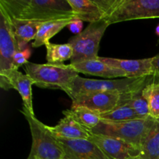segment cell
Returning a JSON list of instances; mask_svg holds the SVG:
<instances>
[{
	"mask_svg": "<svg viewBox=\"0 0 159 159\" xmlns=\"http://www.w3.org/2000/svg\"><path fill=\"white\" fill-rule=\"evenodd\" d=\"M11 18L48 22L75 16L67 0H0Z\"/></svg>",
	"mask_w": 159,
	"mask_h": 159,
	"instance_id": "1",
	"label": "cell"
},
{
	"mask_svg": "<svg viewBox=\"0 0 159 159\" xmlns=\"http://www.w3.org/2000/svg\"><path fill=\"white\" fill-rule=\"evenodd\" d=\"M155 118L137 119L132 120L113 122L102 120L90 132L116 138L139 154L141 146L148 134L155 124Z\"/></svg>",
	"mask_w": 159,
	"mask_h": 159,
	"instance_id": "2",
	"label": "cell"
},
{
	"mask_svg": "<svg viewBox=\"0 0 159 159\" xmlns=\"http://www.w3.org/2000/svg\"><path fill=\"white\" fill-rule=\"evenodd\" d=\"M24 71L40 88L68 91L79 73L69 65L61 64H35L27 62Z\"/></svg>",
	"mask_w": 159,
	"mask_h": 159,
	"instance_id": "3",
	"label": "cell"
},
{
	"mask_svg": "<svg viewBox=\"0 0 159 159\" xmlns=\"http://www.w3.org/2000/svg\"><path fill=\"white\" fill-rule=\"evenodd\" d=\"M152 76L141 78H123L121 79H89L78 76L66 92L71 99L79 95L96 92H117L128 94L141 89L150 82Z\"/></svg>",
	"mask_w": 159,
	"mask_h": 159,
	"instance_id": "4",
	"label": "cell"
},
{
	"mask_svg": "<svg viewBox=\"0 0 159 159\" xmlns=\"http://www.w3.org/2000/svg\"><path fill=\"white\" fill-rule=\"evenodd\" d=\"M20 112L28 122L32 137V146L26 159H63V149L48 126L24 107Z\"/></svg>",
	"mask_w": 159,
	"mask_h": 159,
	"instance_id": "5",
	"label": "cell"
},
{
	"mask_svg": "<svg viewBox=\"0 0 159 159\" xmlns=\"http://www.w3.org/2000/svg\"><path fill=\"white\" fill-rule=\"evenodd\" d=\"M109 26L110 24L106 20L89 23L82 33L69 39L68 43L73 48V56L70 64L98 58L100 41Z\"/></svg>",
	"mask_w": 159,
	"mask_h": 159,
	"instance_id": "6",
	"label": "cell"
},
{
	"mask_svg": "<svg viewBox=\"0 0 159 159\" xmlns=\"http://www.w3.org/2000/svg\"><path fill=\"white\" fill-rule=\"evenodd\" d=\"M159 18V0H118L116 6L105 19L109 24Z\"/></svg>",
	"mask_w": 159,
	"mask_h": 159,
	"instance_id": "7",
	"label": "cell"
},
{
	"mask_svg": "<svg viewBox=\"0 0 159 159\" xmlns=\"http://www.w3.org/2000/svg\"><path fill=\"white\" fill-rule=\"evenodd\" d=\"M19 51L10 16L0 5V73L13 69V57Z\"/></svg>",
	"mask_w": 159,
	"mask_h": 159,
	"instance_id": "8",
	"label": "cell"
},
{
	"mask_svg": "<svg viewBox=\"0 0 159 159\" xmlns=\"http://www.w3.org/2000/svg\"><path fill=\"white\" fill-rule=\"evenodd\" d=\"M34 81L26 74H23L17 69H11L0 73V86L8 91L14 89L19 93L23 99V106L32 114H34L33 108L32 85Z\"/></svg>",
	"mask_w": 159,
	"mask_h": 159,
	"instance_id": "9",
	"label": "cell"
},
{
	"mask_svg": "<svg viewBox=\"0 0 159 159\" xmlns=\"http://www.w3.org/2000/svg\"><path fill=\"white\" fill-rule=\"evenodd\" d=\"M124 94L117 92H96L75 96L72 107H84L100 114L108 113L120 105Z\"/></svg>",
	"mask_w": 159,
	"mask_h": 159,
	"instance_id": "10",
	"label": "cell"
},
{
	"mask_svg": "<svg viewBox=\"0 0 159 159\" xmlns=\"http://www.w3.org/2000/svg\"><path fill=\"white\" fill-rule=\"evenodd\" d=\"M57 139L63 149V159H111L89 139Z\"/></svg>",
	"mask_w": 159,
	"mask_h": 159,
	"instance_id": "11",
	"label": "cell"
},
{
	"mask_svg": "<svg viewBox=\"0 0 159 159\" xmlns=\"http://www.w3.org/2000/svg\"><path fill=\"white\" fill-rule=\"evenodd\" d=\"M98 58L110 66L120 69L126 75V78H141L152 76L154 74L153 57L137 60L112 58L99 57Z\"/></svg>",
	"mask_w": 159,
	"mask_h": 159,
	"instance_id": "12",
	"label": "cell"
},
{
	"mask_svg": "<svg viewBox=\"0 0 159 159\" xmlns=\"http://www.w3.org/2000/svg\"><path fill=\"white\" fill-rule=\"evenodd\" d=\"M89 140L96 143L111 159H134L138 155L122 141L107 135L91 133Z\"/></svg>",
	"mask_w": 159,
	"mask_h": 159,
	"instance_id": "13",
	"label": "cell"
},
{
	"mask_svg": "<svg viewBox=\"0 0 159 159\" xmlns=\"http://www.w3.org/2000/svg\"><path fill=\"white\" fill-rule=\"evenodd\" d=\"M65 117L62 118L57 125L54 127L48 126L50 131L58 138L63 139H89L91 133L85 127L71 116L63 113Z\"/></svg>",
	"mask_w": 159,
	"mask_h": 159,
	"instance_id": "14",
	"label": "cell"
},
{
	"mask_svg": "<svg viewBox=\"0 0 159 159\" xmlns=\"http://www.w3.org/2000/svg\"><path fill=\"white\" fill-rule=\"evenodd\" d=\"M71 67L78 73H82L90 75L99 76L105 79H113V78L123 77L126 78L125 73L120 69L110 66L104 63L99 58L85 61L76 64H70Z\"/></svg>",
	"mask_w": 159,
	"mask_h": 159,
	"instance_id": "15",
	"label": "cell"
},
{
	"mask_svg": "<svg viewBox=\"0 0 159 159\" xmlns=\"http://www.w3.org/2000/svg\"><path fill=\"white\" fill-rule=\"evenodd\" d=\"M12 30L15 35L20 50L27 47V43L32 40H35L37 34L42 25L45 22L20 20L11 18Z\"/></svg>",
	"mask_w": 159,
	"mask_h": 159,
	"instance_id": "16",
	"label": "cell"
},
{
	"mask_svg": "<svg viewBox=\"0 0 159 159\" xmlns=\"http://www.w3.org/2000/svg\"><path fill=\"white\" fill-rule=\"evenodd\" d=\"M75 16L89 23L104 20L105 15L95 0H67Z\"/></svg>",
	"mask_w": 159,
	"mask_h": 159,
	"instance_id": "17",
	"label": "cell"
},
{
	"mask_svg": "<svg viewBox=\"0 0 159 159\" xmlns=\"http://www.w3.org/2000/svg\"><path fill=\"white\" fill-rule=\"evenodd\" d=\"M74 19L75 17H71L43 23L37 33L35 40L33 42V48H39L42 45H45L48 42H50V40L54 35L58 34L62 29L68 26Z\"/></svg>",
	"mask_w": 159,
	"mask_h": 159,
	"instance_id": "18",
	"label": "cell"
},
{
	"mask_svg": "<svg viewBox=\"0 0 159 159\" xmlns=\"http://www.w3.org/2000/svg\"><path fill=\"white\" fill-rule=\"evenodd\" d=\"M63 113L71 116L89 131L94 129L102 120L100 113L84 107L71 106L70 110H64Z\"/></svg>",
	"mask_w": 159,
	"mask_h": 159,
	"instance_id": "19",
	"label": "cell"
},
{
	"mask_svg": "<svg viewBox=\"0 0 159 159\" xmlns=\"http://www.w3.org/2000/svg\"><path fill=\"white\" fill-rule=\"evenodd\" d=\"M138 159H159V118L155 119L141 146Z\"/></svg>",
	"mask_w": 159,
	"mask_h": 159,
	"instance_id": "20",
	"label": "cell"
},
{
	"mask_svg": "<svg viewBox=\"0 0 159 159\" xmlns=\"http://www.w3.org/2000/svg\"><path fill=\"white\" fill-rule=\"evenodd\" d=\"M47 50L46 60L50 64H61L73 56V48L68 43H52L48 42L45 44Z\"/></svg>",
	"mask_w": 159,
	"mask_h": 159,
	"instance_id": "21",
	"label": "cell"
},
{
	"mask_svg": "<svg viewBox=\"0 0 159 159\" xmlns=\"http://www.w3.org/2000/svg\"><path fill=\"white\" fill-rule=\"evenodd\" d=\"M143 89L137 92H134V93L124 94L120 104H127L134 110L135 113L141 119H147V118L151 117V116L150 114H149V107L148 101L146 100V99L142 95Z\"/></svg>",
	"mask_w": 159,
	"mask_h": 159,
	"instance_id": "22",
	"label": "cell"
},
{
	"mask_svg": "<svg viewBox=\"0 0 159 159\" xmlns=\"http://www.w3.org/2000/svg\"><path fill=\"white\" fill-rule=\"evenodd\" d=\"M142 95L148 101L149 114L152 118H159V81L152 75V79L142 90Z\"/></svg>",
	"mask_w": 159,
	"mask_h": 159,
	"instance_id": "23",
	"label": "cell"
},
{
	"mask_svg": "<svg viewBox=\"0 0 159 159\" xmlns=\"http://www.w3.org/2000/svg\"><path fill=\"white\" fill-rule=\"evenodd\" d=\"M102 120L113 122H122V121L132 120L141 119L134 110L126 103L120 104L117 107L108 113H102Z\"/></svg>",
	"mask_w": 159,
	"mask_h": 159,
	"instance_id": "24",
	"label": "cell"
},
{
	"mask_svg": "<svg viewBox=\"0 0 159 159\" xmlns=\"http://www.w3.org/2000/svg\"><path fill=\"white\" fill-rule=\"evenodd\" d=\"M31 54H32V51H31L30 48L28 46L24 49L19 51L13 57V69L18 70L19 67L23 65H25L27 62H29L28 59L31 56Z\"/></svg>",
	"mask_w": 159,
	"mask_h": 159,
	"instance_id": "25",
	"label": "cell"
},
{
	"mask_svg": "<svg viewBox=\"0 0 159 159\" xmlns=\"http://www.w3.org/2000/svg\"><path fill=\"white\" fill-rule=\"evenodd\" d=\"M68 29L71 31L72 33H74L75 35L79 34L80 33H82V27H83V21H82L79 19H77L76 17H75L74 20L71 21V23H70L68 26Z\"/></svg>",
	"mask_w": 159,
	"mask_h": 159,
	"instance_id": "26",
	"label": "cell"
},
{
	"mask_svg": "<svg viewBox=\"0 0 159 159\" xmlns=\"http://www.w3.org/2000/svg\"><path fill=\"white\" fill-rule=\"evenodd\" d=\"M152 65H153L154 78H155L156 80L159 81V54L155 56V57H153Z\"/></svg>",
	"mask_w": 159,
	"mask_h": 159,
	"instance_id": "27",
	"label": "cell"
},
{
	"mask_svg": "<svg viewBox=\"0 0 159 159\" xmlns=\"http://www.w3.org/2000/svg\"><path fill=\"white\" fill-rule=\"evenodd\" d=\"M155 34H156V35L159 37V24L157 26L156 29H155Z\"/></svg>",
	"mask_w": 159,
	"mask_h": 159,
	"instance_id": "28",
	"label": "cell"
},
{
	"mask_svg": "<svg viewBox=\"0 0 159 159\" xmlns=\"http://www.w3.org/2000/svg\"><path fill=\"white\" fill-rule=\"evenodd\" d=\"M134 159H138V157H137V158H134Z\"/></svg>",
	"mask_w": 159,
	"mask_h": 159,
	"instance_id": "29",
	"label": "cell"
}]
</instances>
